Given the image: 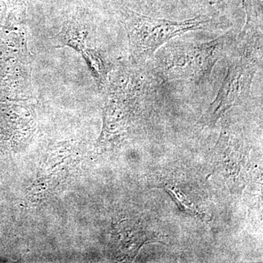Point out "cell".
<instances>
[{"label":"cell","instance_id":"obj_1","mask_svg":"<svg viewBox=\"0 0 263 263\" xmlns=\"http://www.w3.org/2000/svg\"><path fill=\"white\" fill-rule=\"evenodd\" d=\"M233 31L206 41H176L156 52L152 73L161 82L186 81L200 84L212 75L219 60L236 39Z\"/></svg>","mask_w":263,"mask_h":263},{"label":"cell","instance_id":"obj_2","mask_svg":"<svg viewBox=\"0 0 263 263\" xmlns=\"http://www.w3.org/2000/svg\"><path fill=\"white\" fill-rule=\"evenodd\" d=\"M227 54L224 80L200 119L204 127L214 125L228 110L242 105L248 98L254 76L262 63V31H241Z\"/></svg>","mask_w":263,"mask_h":263},{"label":"cell","instance_id":"obj_3","mask_svg":"<svg viewBox=\"0 0 263 263\" xmlns=\"http://www.w3.org/2000/svg\"><path fill=\"white\" fill-rule=\"evenodd\" d=\"M212 17L200 15L183 21L153 18L124 8L122 22L127 31L129 49L136 65L151 60L166 43L191 31L206 29Z\"/></svg>","mask_w":263,"mask_h":263},{"label":"cell","instance_id":"obj_4","mask_svg":"<svg viewBox=\"0 0 263 263\" xmlns=\"http://www.w3.org/2000/svg\"><path fill=\"white\" fill-rule=\"evenodd\" d=\"M81 53L89 66L97 85L100 88L105 87L109 76L113 70L106 53L102 50L87 48Z\"/></svg>","mask_w":263,"mask_h":263},{"label":"cell","instance_id":"obj_5","mask_svg":"<svg viewBox=\"0 0 263 263\" xmlns=\"http://www.w3.org/2000/svg\"><path fill=\"white\" fill-rule=\"evenodd\" d=\"M88 34L89 31L82 22L76 20L67 21L57 35L60 43L59 47L70 46L81 53L86 48V39Z\"/></svg>","mask_w":263,"mask_h":263},{"label":"cell","instance_id":"obj_6","mask_svg":"<svg viewBox=\"0 0 263 263\" xmlns=\"http://www.w3.org/2000/svg\"><path fill=\"white\" fill-rule=\"evenodd\" d=\"M246 12V24L243 31L262 30V9L257 0H241Z\"/></svg>","mask_w":263,"mask_h":263},{"label":"cell","instance_id":"obj_7","mask_svg":"<svg viewBox=\"0 0 263 263\" xmlns=\"http://www.w3.org/2000/svg\"><path fill=\"white\" fill-rule=\"evenodd\" d=\"M166 191L170 194L173 200L183 212H187L195 216L200 215V213L197 212L196 208L186 198V195H183L177 188L173 186H166Z\"/></svg>","mask_w":263,"mask_h":263}]
</instances>
